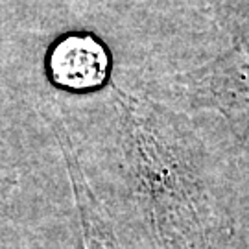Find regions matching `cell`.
Wrapping results in <instances>:
<instances>
[{"instance_id": "6da1fadb", "label": "cell", "mask_w": 249, "mask_h": 249, "mask_svg": "<svg viewBox=\"0 0 249 249\" xmlns=\"http://www.w3.org/2000/svg\"><path fill=\"white\" fill-rule=\"evenodd\" d=\"M194 106L214 109L232 124L249 125V34L231 52L192 74L187 85Z\"/></svg>"}, {"instance_id": "7a4b0ae2", "label": "cell", "mask_w": 249, "mask_h": 249, "mask_svg": "<svg viewBox=\"0 0 249 249\" xmlns=\"http://www.w3.org/2000/svg\"><path fill=\"white\" fill-rule=\"evenodd\" d=\"M106 48L90 36H69L52 48L48 71L52 80L71 90H89L104 83L107 76Z\"/></svg>"}, {"instance_id": "3957f363", "label": "cell", "mask_w": 249, "mask_h": 249, "mask_svg": "<svg viewBox=\"0 0 249 249\" xmlns=\"http://www.w3.org/2000/svg\"><path fill=\"white\" fill-rule=\"evenodd\" d=\"M61 148L67 159V168L71 176V183L74 188V197L78 205V213L81 220V232H83V248L85 249H122L116 238L113 225L109 222L106 213L102 211L98 199L94 197L87 179L81 172L76 155L72 153L71 144L67 142V137L59 133Z\"/></svg>"}]
</instances>
